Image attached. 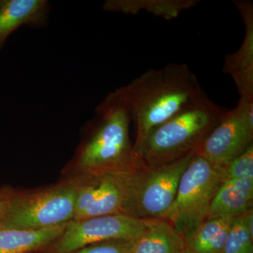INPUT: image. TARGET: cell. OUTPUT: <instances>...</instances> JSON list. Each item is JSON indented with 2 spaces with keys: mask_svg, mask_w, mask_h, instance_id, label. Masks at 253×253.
Wrapping results in <instances>:
<instances>
[{
  "mask_svg": "<svg viewBox=\"0 0 253 253\" xmlns=\"http://www.w3.org/2000/svg\"><path fill=\"white\" fill-rule=\"evenodd\" d=\"M116 91L129 105L135 121L134 150L152 129L206 94L185 63L148 70Z\"/></svg>",
  "mask_w": 253,
  "mask_h": 253,
  "instance_id": "1",
  "label": "cell"
},
{
  "mask_svg": "<svg viewBox=\"0 0 253 253\" xmlns=\"http://www.w3.org/2000/svg\"><path fill=\"white\" fill-rule=\"evenodd\" d=\"M131 109L115 90L95 110L74 168L79 174L131 173L144 166L129 137Z\"/></svg>",
  "mask_w": 253,
  "mask_h": 253,
  "instance_id": "2",
  "label": "cell"
},
{
  "mask_svg": "<svg viewBox=\"0 0 253 253\" xmlns=\"http://www.w3.org/2000/svg\"><path fill=\"white\" fill-rule=\"evenodd\" d=\"M226 111L206 94L150 131L135 149L136 154L148 167L194 156Z\"/></svg>",
  "mask_w": 253,
  "mask_h": 253,
  "instance_id": "3",
  "label": "cell"
},
{
  "mask_svg": "<svg viewBox=\"0 0 253 253\" xmlns=\"http://www.w3.org/2000/svg\"><path fill=\"white\" fill-rule=\"evenodd\" d=\"M77 176L27 191H13L0 224L16 229L41 230L67 224L76 212Z\"/></svg>",
  "mask_w": 253,
  "mask_h": 253,
  "instance_id": "4",
  "label": "cell"
},
{
  "mask_svg": "<svg viewBox=\"0 0 253 253\" xmlns=\"http://www.w3.org/2000/svg\"><path fill=\"white\" fill-rule=\"evenodd\" d=\"M224 181V164L195 155L179 181L174 203L164 219L184 240L207 220L210 207Z\"/></svg>",
  "mask_w": 253,
  "mask_h": 253,
  "instance_id": "5",
  "label": "cell"
},
{
  "mask_svg": "<svg viewBox=\"0 0 253 253\" xmlns=\"http://www.w3.org/2000/svg\"><path fill=\"white\" fill-rule=\"evenodd\" d=\"M194 156L156 167L144 165L132 172L123 214L141 219H164Z\"/></svg>",
  "mask_w": 253,
  "mask_h": 253,
  "instance_id": "6",
  "label": "cell"
},
{
  "mask_svg": "<svg viewBox=\"0 0 253 253\" xmlns=\"http://www.w3.org/2000/svg\"><path fill=\"white\" fill-rule=\"evenodd\" d=\"M144 219L125 214L71 220L46 253H72L89 245L113 241H135L142 232Z\"/></svg>",
  "mask_w": 253,
  "mask_h": 253,
  "instance_id": "7",
  "label": "cell"
},
{
  "mask_svg": "<svg viewBox=\"0 0 253 253\" xmlns=\"http://www.w3.org/2000/svg\"><path fill=\"white\" fill-rule=\"evenodd\" d=\"M253 145V101L240 96L234 109L226 111L205 138L196 155L224 164Z\"/></svg>",
  "mask_w": 253,
  "mask_h": 253,
  "instance_id": "8",
  "label": "cell"
},
{
  "mask_svg": "<svg viewBox=\"0 0 253 253\" xmlns=\"http://www.w3.org/2000/svg\"><path fill=\"white\" fill-rule=\"evenodd\" d=\"M234 4L244 21L246 33L241 47L225 56L222 71L233 78L240 96L253 101V4L246 0H234Z\"/></svg>",
  "mask_w": 253,
  "mask_h": 253,
  "instance_id": "9",
  "label": "cell"
},
{
  "mask_svg": "<svg viewBox=\"0 0 253 253\" xmlns=\"http://www.w3.org/2000/svg\"><path fill=\"white\" fill-rule=\"evenodd\" d=\"M131 174L132 172L93 174L96 188L94 201L81 219L123 214Z\"/></svg>",
  "mask_w": 253,
  "mask_h": 253,
  "instance_id": "10",
  "label": "cell"
},
{
  "mask_svg": "<svg viewBox=\"0 0 253 253\" xmlns=\"http://www.w3.org/2000/svg\"><path fill=\"white\" fill-rule=\"evenodd\" d=\"M50 6L46 0H0V49L21 26H46Z\"/></svg>",
  "mask_w": 253,
  "mask_h": 253,
  "instance_id": "11",
  "label": "cell"
},
{
  "mask_svg": "<svg viewBox=\"0 0 253 253\" xmlns=\"http://www.w3.org/2000/svg\"><path fill=\"white\" fill-rule=\"evenodd\" d=\"M253 179L227 180L213 198L208 219L235 217L253 208Z\"/></svg>",
  "mask_w": 253,
  "mask_h": 253,
  "instance_id": "12",
  "label": "cell"
},
{
  "mask_svg": "<svg viewBox=\"0 0 253 253\" xmlns=\"http://www.w3.org/2000/svg\"><path fill=\"white\" fill-rule=\"evenodd\" d=\"M144 220V229L134 241L131 253H184V238L168 221L163 219Z\"/></svg>",
  "mask_w": 253,
  "mask_h": 253,
  "instance_id": "13",
  "label": "cell"
},
{
  "mask_svg": "<svg viewBox=\"0 0 253 253\" xmlns=\"http://www.w3.org/2000/svg\"><path fill=\"white\" fill-rule=\"evenodd\" d=\"M66 224L41 230L16 229L0 224V253L45 251L62 234Z\"/></svg>",
  "mask_w": 253,
  "mask_h": 253,
  "instance_id": "14",
  "label": "cell"
},
{
  "mask_svg": "<svg viewBox=\"0 0 253 253\" xmlns=\"http://www.w3.org/2000/svg\"><path fill=\"white\" fill-rule=\"evenodd\" d=\"M199 0H109L104 3V10L137 14L146 11L166 20L177 18L182 11L194 7Z\"/></svg>",
  "mask_w": 253,
  "mask_h": 253,
  "instance_id": "15",
  "label": "cell"
},
{
  "mask_svg": "<svg viewBox=\"0 0 253 253\" xmlns=\"http://www.w3.org/2000/svg\"><path fill=\"white\" fill-rule=\"evenodd\" d=\"M233 218L207 219L184 240L186 249L194 253H222Z\"/></svg>",
  "mask_w": 253,
  "mask_h": 253,
  "instance_id": "16",
  "label": "cell"
},
{
  "mask_svg": "<svg viewBox=\"0 0 253 253\" xmlns=\"http://www.w3.org/2000/svg\"><path fill=\"white\" fill-rule=\"evenodd\" d=\"M253 208L233 218L222 253H253Z\"/></svg>",
  "mask_w": 253,
  "mask_h": 253,
  "instance_id": "17",
  "label": "cell"
},
{
  "mask_svg": "<svg viewBox=\"0 0 253 253\" xmlns=\"http://www.w3.org/2000/svg\"><path fill=\"white\" fill-rule=\"evenodd\" d=\"M253 179V145L244 153L224 163V181Z\"/></svg>",
  "mask_w": 253,
  "mask_h": 253,
  "instance_id": "18",
  "label": "cell"
},
{
  "mask_svg": "<svg viewBox=\"0 0 253 253\" xmlns=\"http://www.w3.org/2000/svg\"><path fill=\"white\" fill-rule=\"evenodd\" d=\"M134 241L113 240L89 245L72 253H131Z\"/></svg>",
  "mask_w": 253,
  "mask_h": 253,
  "instance_id": "19",
  "label": "cell"
},
{
  "mask_svg": "<svg viewBox=\"0 0 253 253\" xmlns=\"http://www.w3.org/2000/svg\"><path fill=\"white\" fill-rule=\"evenodd\" d=\"M13 191H0V219L4 215L9 207L10 199Z\"/></svg>",
  "mask_w": 253,
  "mask_h": 253,
  "instance_id": "20",
  "label": "cell"
},
{
  "mask_svg": "<svg viewBox=\"0 0 253 253\" xmlns=\"http://www.w3.org/2000/svg\"><path fill=\"white\" fill-rule=\"evenodd\" d=\"M184 253H194L191 252V251H189V250H187L185 248V250H184Z\"/></svg>",
  "mask_w": 253,
  "mask_h": 253,
  "instance_id": "21",
  "label": "cell"
}]
</instances>
